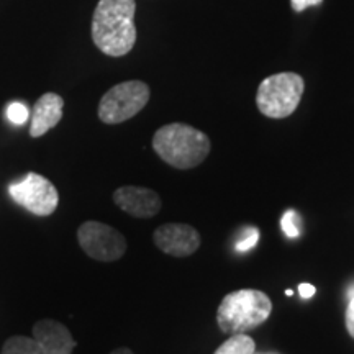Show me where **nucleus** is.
Listing matches in <instances>:
<instances>
[{
	"label": "nucleus",
	"mask_w": 354,
	"mask_h": 354,
	"mask_svg": "<svg viewBox=\"0 0 354 354\" xmlns=\"http://www.w3.org/2000/svg\"><path fill=\"white\" fill-rule=\"evenodd\" d=\"M135 0H100L92 17V39L104 55L120 57L136 43Z\"/></svg>",
	"instance_id": "f257e3e1"
},
{
	"label": "nucleus",
	"mask_w": 354,
	"mask_h": 354,
	"mask_svg": "<svg viewBox=\"0 0 354 354\" xmlns=\"http://www.w3.org/2000/svg\"><path fill=\"white\" fill-rule=\"evenodd\" d=\"M212 143L205 133L185 123H169L153 136V149L166 165L176 169H192L205 161Z\"/></svg>",
	"instance_id": "f03ea898"
},
{
	"label": "nucleus",
	"mask_w": 354,
	"mask_h": 354,
	"mask_svg": "<svg viewBox=\"0 0 354 354\" xmlns=\"http://www.w3.org/2000/svg\"><path fill=\"white\" fill-rule=\"evenodd\" d=\"M272 312L271 299L258 289H240L225 295L216 310V323L223 333L236 335L258 328Z\"/></svg>",
	"instance_id": "7ed1b4c3"
},
{
	"label": "nucleus",
	"mask_w": 354,
	"mask_h": 354,
	"mask_svg": "<svg viewBox=\"0 0 354 354\" xmlns=\"http://www.w3.org/2000/svg\"><path fill=\"white\" fill-rule=\"evenodd\" d=\"M304 91L305 82L299 74H274L259 84L256 105L268 118H287L297 110Z\"/></svg>",
	"instance_id": "20e7f679"
},
{
	"label": "nucleus",
	"mask_w": 354,
	"mask_h": 354,
	"mask_svg": "<svg viewBox=\"0 0 354 354\" xmlns=\"http://www.w3.org/2000/svg\"><path fill=\"white\" fill-rule=\"evenodd\" d=\"M149 100V87L143 81L117 84L105 92L99 104V118L107 125H117L135 117Z\"/></svg>",
	"instance_id": "39448f33"
},
{
	"label": "nucleus",
	"mask_w": 354,
	"mask_h": 354,
	"mask_svg": "<svg viewBox=\"0 0 354 354\" xmlns=\"http://www.w3.org/2000/svg\"><path fill=\"white\" fill-rule=\"evenodd\" d=\"M77 241L88 258L102 263L120 259L127 251L125 236L100 221H84L77 230Z\"/></svg>",
	"instance_id": "423d86ee"
},
{
	"label": "nucleus",
	"mask_w": 354,
	"mask_h": 354,
	"mask_svg": "<svg viewBox=\"0 0 354 354\" xmlns=\"http://www.w3.org/2000/svg\"><path fill=\"white\" fill-rule=\"evenodd\" d=\"M8 192L13 202L38 216L51 215L59 203V194L55 184L37 172H28L21 183L12 184Z\"/></svg>",
	"instance_id": "0eeeda50"
},
{
	"label": "nucleus",
	"mask_w": 354,
	"mask_h": 354,
	"mask_svg": "<svg viewBox=\"0 0 354 354\" xmlns=\"http://www.w3.org/2000/svg\"><path fill=\"white\" fill-rule=\"evenodd\" d=\"M154 245L165 254L174 258H187L201 248V233L192 225L165 223L153 233Z\"/></svg>",
	"instance_id": "6e6552de"
},
{
	"label": "nucleus",
	"mask_w": 354,
	"mask_h": 354,
	"mask_svg": "<svg viewBox=\"0 0 354 354\" xmlns=\"http://www.w3.org/2000/svg\"><path fill=\"white\" fill-rule=\"evenodd\" d=\"M113 202L118 209L135 218H153L161 212L162 202L156 190L140 185H123L113 192Z\"/></svg>",
	"instance_id": "1a4fd4ad"
},
{
	"label": "nucleus",
	"mask_w": 354,
	"mask_h": 354,
	"mask_svg": "<svg viewBox=\"0 0 354 354\" xmlns=\"http://www.w3.org/2000/svg\"><path fill=\"white\" fill-rule=\"evenodd\" d=\"M33 338L41 344L46 354H73L77 344L63 323L48 318L35 323Z\"/></svg>",
	"instance_id": "9d476101"
},
{
	"label": "nucleus",
	"mask_w": 354,
	"mask_h": 354,
	"mask_svg": "<svg viewBox=\"0 0 354 354\" xmlns=\"http://www.w3.org/2000/svg\"><path fill=\"white\" fill-rule=\"evenodd\" d=\"M64 100L63 97L55 94V92H48L39 97L33 107L32 123H30V135L33 138L46 135L51 128H55L63 118Z\"/></svg>",
	"instance_id": "9b49d317"
},
{
	"label": "nucleus",
	"mask_w": 354,
	"mask_h": 354,
	"mask_svg": "<svg viewBox=\"0 0 354 354\" xmlns=\"http://www.w3.org/2000/svg\"><path fill=\"white\" fill-rule=\"evenodd\" d=\"M2 354H46L35 338L26 336H12L3 343Z\"/></svg>",
	"instance_id": "f8f14e48"
},
{
	"label": "nucleus",
	"mask_w": 354,
	"mask_h": 354,
	"mask_svg": "<svg viewBox=\"0 0 354 354\" xmlns=\"http://www.w3.org/2000/svg\"><path fill=\"white\" fill-rule=\"evenodd\" d=\"M256 343L251 336L245 333L232 335L214 354H254Z\"/></svg>",
	"instance_id": "ddd939ff"
},
{
	"label": "nucleus",
	"mask_w": 354,
	"mask_h": 354,
	"mask_svg": "<svg viewBox=\"0 0 354 354\" xmlns=\"http://www.w3.org/2000/svg\"><path fill=\"white\" fill-rule=\"evenodd\" d=\"M282 232H284L289 238H297L300 236V228H299V215L294 210H287L284 216L281 220Z\"/></svg>",
	"instance_id": "4468645a"
},
{
	"label": "nucleus",
	"mask_w": 354,
	"mask_h": 354,
	"mask_svg": "<svg viewBox=\"0 0 354 354\" xmlns=\"http://www.w3.org/2000/svg\"><path fill=\"white\" fill-rule=\"evenodd\" d=\"M28 109L25 107L24 104H19V102H15V104H10L7 109V117L8 120L12 123H17V125H21V123L26 122V118H28Z\"/></svg>",
	"instance_id": "2eb2a0df"
},
{
	"label": "nucleus",
	"mask_w": 354,
	"mask_h": 354,
	"mask_svg": "<svg viewBox=\"0 0 354 354\" xmlns=\"http://www.w3.org/2000/svg\"><path fill=\"white\" fill-rule=\"evenodd\" d=\"M258 240H259V232L256 228H253L250 232V234H248V236L245 238V240L243 241H240L236 245V250L238 251H248V250H251V248H254L256 246V243H258Z\"/></svg>",
	"instance_id": "dca6fc26"
},
{
	"label": "nucleus",
	"mask_w": 354,
	"mask_h": 354,
	"mask_svg": "<svg viewBox=\"0 0 354 354\" xmlns=\"http://www.w3.org/2000/svg\"><path fill=\"white\" fill-rule=\"evenodd\" d=\"M323 0H290V6L294 8V12H304L305 8L313 7V6H320Z\"/></svg>",
	"instance_id": "f3484780"
},
{
	"label": "nucleus",
	"mask_w": 354,
	"mask_h": 354,
	"mask_svg": "<svg viewBox=\"0 0 354 354\" xmlns=\"http://www.w3.org/2000/svg\"><path fill=\"white\" fill-rule=\"evenodd\" d=\"M346 330L351 335V338H354V297L346 308Z\"/></svg>",
	"instance_id": "a211bd4d"
},
{
	"label": "nucleus",
	"mask_w": 354,
	"mask_h": 354,
	"mask_svg": "<svg viewBox=\"0 0 354 354\" xmlns=\"http://www.w3.org/2000/svg\"><path fill=\"white\" fill-rule=\"evenodd\" d=\"M299 292H300V295H302V299H310V297H313V295H315L317 289L312 284H300Z\"/></svg>",
	"instance_id": "6ab92c4d"
},
{
	"label": "nucleus",
	"mask_w": 354,
	"mask_h": 354,
	"mask_svg": "<svg viewBox=\"0 0 354 354\" xmlns=\"http://www.w3.org/2000/svg\"><path fill=\"white\" fill-rule=\"evenodd\" d=\"M110 354H133V351L130 348H118L115 349V351H112Z\"/></svg>",
	"instance_id": "aec40b11"
}]
</instances>
